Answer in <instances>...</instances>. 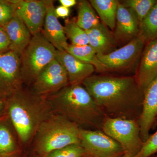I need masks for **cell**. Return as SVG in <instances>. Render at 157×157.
I'll use <instances>...</instances> for the list:
<instances>
[{
    "label": "cell",
    "instance_id": "obj_30",
    "mask_svg": "<svg viewBox=\"0 0 157 157\" xmlns=\"http://www.w3.org/2000/svg\"><path fill=\"white\" fill-rule=\"evenodd\" d=\"M70 8H67L62 6H59L55 9V14L57 17L65 18L70 14Z\"/></svg>",
    "mask_w": 157,
    "mask_h": 157
},
{
    "label": "cell",
    "instance_id": "obj_21",
    "mask_svg": "<svg viewBox=\"0 0 157 157\" xmlns=\"http://www.w3.org/2000/svg\"><path fill=\"white\" fill-rule=\"evenodd\" d=\"M65 51L80 61L92 65L98 73L107 72L106 66L99 60L95 51L89 45L75 46L68 44Z\"/></svg>",
    "mask_w": 157,
    "mask_h": 157
},
{
    "label": "cell",
    "instance_id": "obj_6",
    "mask_svg": "<svg viewBox=\"0 0 157 157\" xmlns=\"http://www.w3.org/2000/svg\"><path fill=\"white\" fill-rule=\"evenodd\" d=\"M102 131L120 144L125 154L136 156L143 146L138 120L106 117Z\"/></svg>",
    "mask_w": 157,
    "mask_h": 157
},
{
    "label": "cell",
    "instance_id": "obj_23",
    "mask_svg": "<svg viewBox=\"0 0 157 157\" xmlns=\"http://www.w3.org/2000/svg\"><path fill=\"white\" fill-rule=\"evenodd\" d=\"M138 36L145 44L157 39V2L140 21Z\"/></svg>",
    "mask_w": 157,
    "mask_h": 157
},
{
    "label": "cell",
    "instance_id": "obj_33",
    "mask_svg": "<svg viewBox=\"0 0 157 157\" xmlns=\"http://www.w3.org/2000/svg\"><path fill=\"white\" fill-rule=\"evenodd\" d=\"M0 157H19V152L13 154L8 155Z\"/></svg>",
    "mask_w": 157,
    "mask_h": 157
},
{
    "label": "cell",
    "instance_id": "obj_36",
    "mask_svg": "<svg viewBox=\"0 0 157 157\" xmlns=\"http://www.w3.org/2000/svg\"></svg>",
    "mask_w": 157,
    "mask_h": 157
},
{
    "label": "cell",
    "instance_id": "obj_15",
    "mask_svg": "<svg viewBox=\"0 0 157 157\" xmlns=\"http://www.w3.org/2000/svg\"><path fill=\"white\" fill-rule=\"evenodd\" d=\"M54 1L45 0L46 12L42 33L45 39L56 50L65 51L68 45L67 39L55 14Z\"/></svg>",
    "mask_w": 157,
    "mask_h": 157
},
{
    "label": "cell",
    "instance_id": "obj_8",
    "mask_svg": "<svg viewBox=\"0 0 157 157\" xmlns=\"http://www.w3.org/2000/svg\"><path fill=\"white\" fill-rule=\"evenodd\" d=\"M80 144L88 157H123V148L101 130L79 129Z\"/></svg>",
    "mask_w": 157,
    "mask_h": 157
},
{
    "label": "cell",
    "instance_id": "obj_7",
    "mask_svg": "<svg viewBox=\"0 0 157 157\" xmlns=\"http://www.w3.org/2000/svg\"><path fill=\"white\" fill-rule=\"evenodd\" d=\"M145 43L137 36L128 44L106 55H98V59L106 66L107 72L123 73L136 71Z\"/></svg>",
    "mask_w": 157,
    "mask_h": 157
},
{
    "label": "cell",
    "instance_id": "obj_13",
    "mask_svg": "<svg viewBox=\"0 0 157 157\" xmlns=\"http://www.w3.org/2000/svg\"><path fill=\"white\" fill-rule=\"evenodd\" d=\"M140 22L132 9L120 2L118 6L113 36L117 43L128 44L138 36Z\"/></svg>",
    "mask_w": 157,
    "mask_h": 157
},
{
    "label": "cell",
    "instance_id": "obj_10",
    "mask_svg": "<svg viewBox=\"0 0 157 157\" xmlns=\"http://www.w3.org/2000/svg\"><path fill=\"white\" fill-rule=\"evenodd\" d=\"M69 84L63 66L55 59L39 73L33 83L35 94L45 97L59 91Z\"/></svg>",
    "mask_w": 157,
    "mask_h": 157
},
{
    "label": "cell",
    "instance_id": "obj_9",
    "mask_svg": "<svg viewBox=\"0 0 157 157\" xmlns=\"http://www.w3.org/2000/svg\"><path fill=\"white\" fill-rule=\"evenodd\" d=\"M20 56L11 50L0 54V100L6 101L23 88Z\"/></svg>",
    "mask_w": 157,
    "mask_h": 157
},
{
    "label": "cell",
    "instance_id": "obj_25",
    "mask_svg": "<svg viewBox=\"0 0 157 157\" xmlns=\"http://www.w3.org/2000/svg\"><path fill=\"white\" fill-rule=\"evenodd\" d=\"M119 2L125 7L133 10L140 23L156 3L157 0H124Z\"/></svg>",
    "mask_w": 157,
    "mask_h": 157
},
{
    "label": "cell",
    "instance_id": "obj_14",
    "mask_svg": "<svg viewBox=\"0 0 157 157\" xmlns=\"http://www.w3.org/2000/svg\"><path fill=\"white\" fill-rule=\"evenodd\" d=\"M135 76L144 91L157 77V39L145 44Z\"/></svg>",
    "mask_w": 157,
    "mask_h": 157
},
{
    "label": "cell",
    "instance_id": "obj_11",
    "mask_svg": "<svg viewBox=\"0 0 157 157\" xmlns=\"http://www.w3.org/2000/svg\"><path fill=\"white\" fill-rule=\"evenodd\" d=\"M14 15L19 17L30 32L32 36L42 32L46 12L45 1L11 0Z\"/></svg>",
    "mask_w": 157,
    "mask_h": 157
},
{
    "label": "cell",
    "instance_id": "obj_19",
    "mask_svg": "<svg viewBox=\"0 0 157 157\" xmlns=\"http://www.w3.org/2000/svg\"><path fill=\"white\" fill-rule=\"evenodd\" d=\"M18 139L7 115L0 119V157L19 152Z\"/></svg>",
    "mask_w": 157,
    "mask_h": 157
},
{
    "label": "cell",
    "instance_id": "obj_18",
    "mask_svg": "<svg viewBox=\"0 0 157 157\" xmlns=\"http://www.w3.org/2000/svg\"><path fill=\"white\" fill-rule=\"evenodd\" d=\"M89 45L98 55H106L117 49L113 33L102 22L86 31Z\"/></svg>",
    "mask_w": 157,
    "mask_h": 157
},
{
    "label": "cell",
    "instance_id": "obj_32",
    "mask_svg": "<svg viewBox=\"0 0 157 157\" xmlns=\"http://www.w3.org/2000/svg\"><path fill=\"white\" fill-rule=\"evenodd\" d=\"M6 115V101L0 100V119Z\"/></svg>",
    "mask_w": 157,
    "mask_h": 157
},
{
    "label": "cell",
    "instance_id": "obj_4",
    "mask_svg": "<svg viewBox=\"0 0 157 157\" xmlns=\"http://www.w3.org/2000/svg\"><path fill=\"white\" fill-rule=\"evenodd\" d=\"M78 125L54 113L40 125L34 138V149L43 157L71 144H80Z\"/></svg>",
    "mask_w": 157,
    "mask_h": 157
},
{
    "label": "cell",
    "instance_id": "obj_2",
    "mask_svg": "<svg viewBox=\"0 0 157 157\" xmlns=\"http://www.w3.org/2000/svg\"><path fill=\"white\" fill-rule=\"evenodd\" d=\"M54 113L80 127L102 130L106 115L81 84H69L45 97Z\"/></svg>",
    "mask_w": 157,
    "mask_h": 157
},
{
    "label": "cell",
    "instance_id": "obj_31",
    "mask_svg": "<svg viewBox=\"0 0 157 157\" xmlns=\"http://www.w3.org/2000/svg\"><path fill=\"white\" fill-rule=\"evenodd\" d=\"M59 2L61 6L68 8L75 6L77 3L76 0H59Z\"/></svg>",
    "mask_w": 157,
    "mask_h": 157
},
{
    "label": "cell",
    "instance_id": "obj_16",
    "mask_svg": "<svg viewBox=\"0 0 157 157\" xmlns=\"http://www.w3.org/2000/svg\"><path fill=\"white\" fill-rule=\"evenodd\" d=\"M55 59L67 71L70 84H82L96 70L92 65L80 61L65 51L56 50Z\"/></svg>",
    "mask_w": 157,
    "mask_h": 157
},
{
    "label": "cell",
    "instance_id": "obj_20",
    "mask_svg": "<svg viewBox=\"0 0 157 157\" xmlns=\"http://www.w3.org/2000/svg\"><path fill=\"white\" fill-rule=\"evenodd\" d=\"M89 2L102 22L110 30H114L119 1L90 0Z\"/></svg>",
    "mask_w": 157,
    "mask_h": 157
},
{
    "label": "cell",
    "instance_id": "obj_27",
    "mask_svg": "<svg viewBox=\"0 0 157 157\" xmlns=\"http://www.w3.org/2000/svg\"><path fill=\"white\" fill-rule=\"evenodd\" d=\"M157 153V131L152 135H150L137 157H150Z\"/></svg>",
    "mask_w": 157,
    "mask_h": 157
},
{
    "label": "cell",
    "instance_id": "obj_24",
    "mask_svg": "<svg viewBox=\"0 0 157 157\" xmlns=\"http://www.w3.org/2000/svg\"><path fill=\"white\" fill-rule=\"evenodd\" d=\"M63 29L66 37L70 40L71 45L75 46L89 45L88 36L86 31L77 25L75 17L66 19Z\"/></svg>",
    "mask_w": 157,
    "mask_h": 157
},
{
    "label": "cell",
    "instance_id": "obj_29",
    "mask_svg": "<svg viewBox=\"0 0 157 157\" xmlns=\"http://www.w3.org/2000/svg\"><path fill=\"white\" fill-rule=\"evenodd\" d=\"M11 42L2 26L0 25V54L10 50Z\"/></svg>",
    "mask_w": 157,
    "mask_h": 157
},
{
    "label": "cell",
    "instance_id": "obj_12",
    "mask_svg": "<svg viewBox=\"0 0 157 157\" xmlns=\"http://www.w3.org/2000/svg\"><path fill=\"white\" fill-rule=\"evenodd\" d=\"M157 121V77L144 91L142 111L138 121L143 143L148 139L150 132Z\"/></svg>",
    "mask_w": 157,
    "mask_h": 157
},
{
    "label": "cell",
    "instance_id": "obj_35",
    "mask_svg": "<svg viewBox=\"0 0 157 157\" xmlns=\"http://www.w3.org/2000/svg\"><path fill=\"white\" fill-rule=\"evenodd\" d=\"M155 157H157V155L156 156H155Z\"/></svg>",
    "mask_w": 157,
    "mask_h": 157
},
{
    "label": "cell",
    "instance_id": "obj_22",
    "mask_svg": "<svg viewBox=\"0 0 157 157\" xmlns=\"http://www.w3.org/2000/svg\"><path fill=\"white\" fill-rule=\"evenodd\" d=\"M77 25L85 31L89 30L101 23L100 18L89 1L82 0L78 4Z\"/></svg>",
    "mask_w": 157,
    "mask_h": 157
},
{
    "label": "cell",
    "instance_id": "obj_1",
    "mask_svg": "<svg viewBox=\"0 0 157 157\" xmlns=\"http://www.w3.org/2000/svg\"><path fill=\"white\" fill-rule=\"evenodd\" d=\"M82 84L106 117L138 120L144 91L135 76L92 75Z\"/></svg>",
    "mask_w": 157,
    "mask_h": 157
},
{
    "label": "cell",
    "instance_id": "obj_28",
    "mask_svg": "<svg viewBox=\"0 0 157 157\" xmlns=\"http://www.w3.org/2000/svg\"><path fill=\"white\" fill-rule=\"evenodd\" d=\"M14 16V7L11 0H0V25H5Z\"/></svg>",
    "mask_w": 157,
    "mask_h": 157
},
{
    "label": "cell",
    "instance_id": "obj_34",
    "mask_svg": "<svg viewBox=\"0 0 157 157\" xmlns=\"http://www.w3.org/2000/svg\"><path fill=\"white\" fill-rule=\"evenodd\" d=\"M123 157H132V156H131L125 154L124 155V156ZM137 157L135 156V157Z\"/></svg>",
    "mask_w": 157,
    "mask_h": 157
},
{
    "label": "cell",
    "instance_id": "obj_3",
    "mask_svg": "<svg viewBox=\"0 0 157 157\" xmlns=\"http://www.w3.org/2000/svg\"><path fill=\"white\" fill-rule=\"evenodd\" d=\"M6 102V115L24 144L34 138L40 125L54 113L45 97L23 88Z\"/></svg>",
    "mask_w": 157,
    "mask_h": 157
},
{
    "label": "cell",
    "instance_id": "obj_26",
    "mask_svg": "<svg viewBox=\"0 0 157 157\" xmlns=\"http://www.w3.org/2000/svg\"><path fill=\"white\" fill-rule=\"evenodd\" d=\"M44 157H88L80 144H71L49 153Z\"/></svg>",
    "mask_w": 157,
    "mask_h": 157
},
{
    "label": "cell",
    "instance_id": "obj_17",
    "mask_svg": "<svg viewBox=\"0 0 157 157\" xmlns=\"http://www.w3.org/2000/svg\"><path fill=\"white\" fill-rule=\"evenodd\" d=\"M3 27L11 42L10 50L21 55L33 37L30 32L22 21L15 15Z\"/></svg>",
    "mask_w": 157,
    "mask_h": 157
},
{
    "label": "cell",
    "instance_id": "obj_5",
    "mask_svg": "<svg viewBox=\"0 0 157 157\" xmlns=\"http://www.w3.org/2000/svg\"><path fill=\"white\" fill-rule=\"evenodd\" d=\"M56 50L42 33L33 36L20 56L23 83L33 84L40 72L55 59Z\"/></svg>",
    "mask_w": 157,
    "mask_h": 157
}]
</instances>
